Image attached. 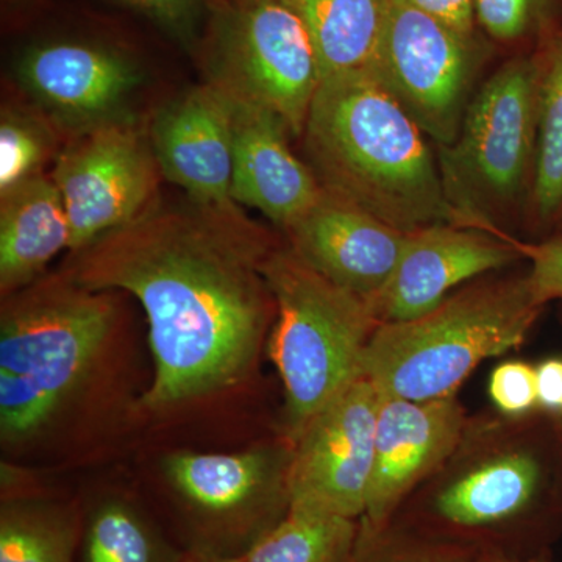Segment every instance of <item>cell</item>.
Instances as JSON below:
<instances>
[{
  "label": "cell",
  "instance_id": "cell-5",
  "mask_svg": "<svg viewBox=\"0 0 562 562\" xmlns=\"http://www.w3.org/2000/svg\"><path fill=\"white\" fill-rule=\"evenodd\" d=\"M543 306L530 271L484 276L424 316L380 324L366 347L361 375L390 397H452L480 362L522 346Z\"/></svg>",
  "mask_w": 562,
  "mask_h": 562
},
{
  "label": "cell",
  "instance_id": "cell-28",
  "mask_svg": "<svg viewBox=\"0 0 562 562\" xmlns=\"http://www.w3.org/2000/svg\"><path fill=\"white\" fill-rule=\"evenodd\" d=\"M487 392L494 409L505 416L522 417L539 412L536 366L509 360L492 371Z\"/></svg>",
  "mask_w": 562,
  "mask_h": 562
},
{
  "label": "cell",
  "instance_id": "cell-12",
  "mask_svg": "<svg viewBox=\"0 0 562 562\" xmlns=\"http://www.w3.org/2000/svg\"><path fill=\"white\" fill-rule=\"evenodd\" d=\"M522 243L480 228L436 224L406 233L391 279L371 303L379 324L424 316L452 292L524 260Z\"/></svg>",
  "mask_w": 562,
  "mask_h": 562
},
{
  "label": "cell",
  "instance_id": "cell-27",
  "mask_svg": "<svg viewBox=\"0 0 562 562\" xmlns=\"http://www.w3.org/2000/svg\"><path fill=\"white\" fill-rule=\"evenodd\" d=\"M476 553L422 535H395L391 527L376 535L360 532L351 562H473Z\"/></svg>",
  "mask_w": 562,
  "mask_h": 562
},
{
  "label": "cell",
  "instance_id": "cell-33",
  "mask_svg": "<svg viewBox=\"0 0 562 562\" xmlns=\"http://www.w3.org/2000/svg\"><path fill=\"white\" fill-rule=\"evenodd\" d=\"M473 562H538L520 557V554H512L505 552H483L475 557Z\"/></svg>",
  "mask_w": 562,
  "mask_h": 562
},
{
  "label": "cell",
  "instance_id": "cell-16",
  "mask_svg": "<svg viewBox=\"0 0 562 562\" xmlns=\"http://www.w3.org/2000/svg\"><path fill=\"white\" fill-rule=\"evenodd\" d=\"M232 198L288 231L319 201L324 188L312 166L291 150L286 125L269 111L231 98Z\"/></svg>",
  "mask_w": 562,
  "mask_h": 562
},
{
  "label": "cell",
  "instance_id": "cell-24",
  "mask_svg": "<svg viewBox=\"0 0 562 562\" xmlns=\"http://www.w3.org/2000/svg\"><path fill=\"white\" fill-rule=\"evenodd\" d=\"M81 562H172L168 549L132 505L106 501L92 512Z\"/></svg>",
  "mask_w": 562,
  "mask_h": 562
},
{
  "label": "cell",
  "instance_id": "cell-17",
  "mask_svg": "<svg viewBox=\"0 0 562 562\" xmlns=\"http://www.w3.org/2000/svg\"><path fill=\"white\" fill-rule=\"evenodd\" d=\"M292 442L281 435L243 452H177L162 462L166 479L195 509L216 517L290 508Z\"/></svg>",
  "mask_w": 562,
  "mask_h": 562
},
{
  "label": "cell",
  "instance_id": "cell-6",
  "mask_svg": "<svg viewBox=\"0 0 562 562\" xmlns=\"http://www.w3.org/2000/svg\"><path fill=\"white\" fill-rule=\"evenodd\" d=\"M262 276L276 303L268 350L284 390L281 435L291 442L361 375L379 321L371 303L336 286L290 249H272Z\"/></svg>",
  "mask_w": 562,
  "mask_h": 562
},
{
  "label": "cell",
  "instance_id": "cell-11",
  "mask_svg": "<svg viewBox=\"0 0 562 562\" xmlns=\"http://www.w3.org/2000/svg\"><path fill=\"white\" fill-rule=\"evenodd\" d=\"M380 392L368 376L353 380L292 442L290 508L361 520L375 453Z\"/></svg>",
  "mask_w": 562,
  "mask_h": 562
},
{
  "label": "cell",
  "instance_id": "cell-1",
  "mask_svg": "<svg viewBox=\"0 0 562 562\" xmlns=\"http://www.w3.org/2000/svg\"><path fill=\"white\" fill-rule=\"evenodd\" d=\"M271 244L251 222L151 202L124 227L70 251L66 273L94 291L128 292L149 324L154 412L243 382L276 319L262 262Z\"/></svg>",
  "mask_w": 562,
  "mask_h": 562
},
{
  "label": "cell",
  "instance_id": "cell-2",
  "mask_svg": "<svg viewBox=\"0 0 562 562\" xmlns=\"http://www.w3.org/2000/svg\"><path fill=\"white\" fill-rule=\"evenodd\" d=\"M302 136L324 190L403 233L460 225L427 136L371 70L322 80Z\"/></svg>",
  "mask_w": 562,
  "mask_h": 562
},
{
  "label": "cell",
  "instance_id": "cell-15",
  "mask_svg": "<svg viewBox=\"0 0 562 562\" xmlns=\"http://www.w3.org/2000/svg\"><path fill=\"white\" fill-rule=\"evenodd\" d=\"M286 233L288 247L305 265L369 303L391 279L406 239V233L327 190Z\"/></svg>",
  "mask_w": 562,
  "mask_h": 562
},
{
  "label": "cell",
  "instance_id": "cell-23",
  "mask_svg": "<svg viewBox=\"0 0 562 562\" xmlns=\"http://www.w3.org/2000/svg\"><path fill=\"white\" fill-rule=\"evenodd\" d=\"M530 202L541 222L554 220L562 211V43L543 65Z\"/></svg>",
  "mask_w": 562,
  "mask_h": 562
},
{
  "label": "cell",
  "instance_id": "cell-8",
  "mask_svg": "<svg viewBox=\"0 0 562 562\" xmlns=\"http://www.w3.org/2000/svg\"><path fill=\"white\" fill-rule=\"evenodd\" d=\"M210 83L279 117L302 136L322 83L302 18L284 0H227L216 7Z\"/></svg>",
  "mask_w": 562,
  "mask_h": 562
},
{
  "label": "cell",
  "instance_id": "cell-3",
  "mask_svg": "<svg viewBox=\"0 0 562 562\" xmlns=\"http://www.w3.org/2000/svg\"><path fill=\"white\" fill-rule=\"evenodd\" d=\"M536 413L469 414L453 452L401 508L419 520V535L498 552L501 539L541 516L562 482V449L553 420L543 425Z\"/></svg>",
  "mask_w": 562,
  "mask_h": 562
},
{
  "label": "cell",
  "instance_id": "cell-13",
  "mask_svg": "<svg viewBox=\"0 0 562 562\" xmlns=\"http://www.w3.org/2000/svg\"><path fill=\"white\" fill-rule=\"evenodd\" d=\"M468 419L458 395L414 402L380 394L362 532L376 535L394 522L409 495L453 452Z\"/></svg>",
  "mask_w": 562,
  "mask_h": 562
},
{
  "label": "cell",
  "instance_id": "cell-10",
  "mask_svg": "<svg viewBox=\"0 0 562 562\" xmlns=\"http://www.w3.org/2000/svg\"><path fill=\"white\" fill-rule=\"evenodd\" d=\"M160 168L150 138L120 116L85 128L58 157L52 180L70 225V250L124 227L155 202Z\"/></svg>",
  "mask_w": 562,
  "mask_h": 562
},
{
  "label": "cell",
  "instance_id": "cell-34",
  "mask_svg": "<svg viewBox=\"0 0 562 562\" xmlns=\"http://www.w3.org/2000/svg\"><path fill=\"white\" fill-rule=\"evenodd\" d=\"M184 562H244L243 558L221 557V554H198Z\"/></svg>",
  "mask_w": 562,
  "mask_h": 562
},
{
  "label": "cell",
  "instance_id": "cell-30",
  "mask_svg": "<svg viewBox=\"0 0 562 562\" xmlns=\"http://www.w3.org/2000/svg\"><path fill=\"white\" fill-rule=\"evenodd\" d=\"M117 2L147 14L166 31L181 40H188L194 29L203 0H117Z\"/></svg>",
  "mask_w": 562,
  "mask_h": 562
},
{
  "label": "cell",
  "instance_id": "cell-21",
  "mask_svg": "<svg viewBox=\"0 0 562 562\" xmlns=\"http://www.w3.org/2000/svg\"><path fill=\"white\" fill-rule=\"evenodd\" d=\"M361 520L308 508H288L244 554V562H351Z\"/></svg>",
  "mask_w": 562,
  "mask_h": 562
},
{
  "label": "cell",
  "instance_id": "cell-26",
  "mask_svg": "<svg viewBox=\"0 0 562 562\" xmlns=\"http://www.w3.org/2000/svg\"><path fill=\"white\" fill-rule=\"evenodd\" d=\"M49 154V138L40 124L3 113L0 122V194L40 176V168Z\"/></svg>",
  "mask_w": 562,
  "mask_h": 562
},
{
  "label": "cell",
  "instance_id": "cell-29",
  "mask_svg": "<svg viewBox=\"0 0 562 562\" xmlns=\"http://www.w3.org/2000/svg\"><path fill=\"white\" fill-rule=\"evenodd\" d=\"M530 277L543 302L562 301V238L522 244Z\"/></svg>",
  "mask_w": 562,
  "mask_h": 562
},
{
  "label": "cell",
  "instance_id": "cell-9",
  "mask_svg": "<svg viewBox=\"0 0 562 562\" xmlns=\"http://www.w3.org/2000/svg\"><path fill=\"white\" fill-rule=\"evenodd\" d=\"M482 65L475 35L392 0L379 54L368 69L439 147L457 139Z\"/></svg>",
  "mask_w": 562,
  "mask_h": 562
},
{
  "label": "cell",
  "instance_id": "cell-31",
  "mask_svg": "<svg viewBox=\"0 0 562 562\" xmlns=\"http://www.w3.org/2000/svg\"><path fill=\"white\" fill-rule=\"evenodd\" d=\"M464 35H475V0H402Z\"/></svg>",
  "mask_w": 562,
  "mask_h": 562
},
{
  "label": "cell",
  "instance_id": "cell-36",
  "mask_svg": "<svg viewBox=\"0 0 562 562\" xmlns=\"http://www.w3.org/2000/svg\"><path fill=\"white\" fill-rule=\"evenodd\" d=\"M206 2L213 3L214 7L221 5V3L227 2V0H206Z\"/></svg>",
  "mask_w": 562,
  "mask_h": 562
},
{
  "label": "cell",
  "instance_id": "cell-19",
  "mask_svg": "<svg viewBox=\"0 0 562 562\" xmlns=\"http://www.w3.org/2000/svg\"><path fill=\"white\" fill-rule=\"evenodd\" d=\"M70 250L65 202L52 177L22 181L0 194V291L24 290L61 250Z\"/></svg>",
  "mask_w": 562,
  "mask_h": 562
},
{
  "label": "cell",
  "instance_id": "cell-32",
  "mask_svg": "<svg viewBox=\"0 0 562 562\" xmlns=\"http://www.w3.org/2000/svg\"><path fill=\"white\" fill-rule=\"evenodd\" d=\"M538 408L550 416L562 414V358H549L536 366Z\"/></svg>",
  "mask_w": 562,
  "mask_h": 562
},
{
  "label": "cell",
  "instance_id": "cell-14",
  "mask_svg": "<svg viewBox=\"0 0 562 562\" xmlns=\"http://www.w3.org/2000/svg\"><path fill=\"white\" fill-rule=\"evenodd\" d=\"M149 138L162 176L195 206L224 220H247L232 198V102L216 85L194 88L158 111Z\"/></svg>",
  "mask_w": 562,
  "mask_h": 562
},
{
  "label": "cell",
  "instance_id": "cell-20",
  "mask_svg": "<svg viewBox=\"0 0 562 562\" xmlns=\"http://www.w3.org/2000/svg\"><path fill=\"white\" fill-rule=\"evenodd\" d=\"M308 29L322 80L368 69L379 54L392 0H284Z\"/></svg>",
  "mask_w": 562,
  "mask_h": 562
},
{
  "label": "cell",
  "instance_id": "cell-25",
  "mask_svg": "<svg viewBox=\"0 0 562 562\" xmlns=\"http://www.w3.org/2000/svg\"><path fill=\"white\" fill-rule=\"evenodd\" d=\"M561 7L562 0H475V20L497 43H525L550 29Z\"/></svg>",
  "mask_w": 562,
  "mask_h": 562
},
{
  "label": "cell",
  "instance_id": "cell-22",
  "mask_svg": "<svg viewBox=\"0 0 562 562\" xmlns=\"http://www.w3.org/2000/svg\"><path fill=\"white\" fill-rule=\"evenodd\" d=\"M74 547L68 514L43 502H3L0 562H72Z\"/></svg>",
  "mask_w": 562,
  "mask_h": 562
},
{
  "label": "cell",
  "instance_id": "cell-18",
  "mask_svg": "<svg viewBox=\"0 0 562 562\" xmlns=\"http://www.w3.org/2000/svg\"><path fill=\"white\" fill-rule=\"evenodd\" d=\"M22 83L38 101L66 121L94 125L111 120L139 83L131 60L105 47L52 43L22 57Z\"/></svg>",
  "mask_w": 562,
  "mask_h": 562
},
{
  "label": "cell",
  "instance_id": "cell-35",
  "mask_svg": "<svg viewBox=\"0 0 562 562\" xmlns=\"http://www.w3.org/2000/svg\"><path fill=\"white\" fill-rule=\"evenodd\" d=\"M554 430H557L558 439H560L561 449H562V414L561 416H552Z\"/></svg>",
  "mask_w": 562,
  "mask_h": 562
},
{
  "label": "cell",
  "instance_id": "cell-7",
  "mask_svg": "<svg viewBox=\"0 0 562 562\" xmlns=\"http://www.w3.org/2000/svg\"><path fill=\"white\" fill-rule=\"evenodd\" d=\"M542 72L532 57L506 61L473 94L457 139L438 147L460 225L506 236L503 222L531 199Z\"/></svg>",
  "mask_w": 562,
  "mask_h": 562
},
{
  "label": "cell",
  "instance_id": "cell-4",
  "mask_svg": "<svg viewBox=\"0 0 562 562\" xmlns=\"http://www.w3.org/2000/svg\"><path fill=\"white\" fill-rule=\"evenodd\" d=\"M109 291L68 273L41 277L3 297L0 314V438L31 442L90 379L113 330Z\"/></svg>",
  "mask_w": 562,
  "mask_h": 562
}]
</instances>
